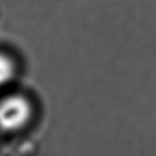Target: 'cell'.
Wrapping results in <instances>:
<instances>
[{"mask_svg":"<svg viewBox=\"0 0 156 156\" xmlns=\"http://www.w3.org/2000/svg\"><path fill=\"white\" fill-rule=\"evenodd\" d=\"M40 103L34 92L22 85L0 92V133L16 134L34 123Z\"/></svg>","mask_w":156,"mask_h":156,"instance_id":"obj_1","label":"cell"},{"mask_svg":"<svg viewBox=\"0 0 156 156\" xmlns=\"http://www.w3.org/2000/svg\"><path fill=\"white\" fill-rule=\"evenodd\" d=\"M23 71V60L17 51L0 44V92L21 85Z\"/></svg>","mask_w":156,"mask_h":156,"instance_id":"obj_2","label":"cell"}]
</instances>
